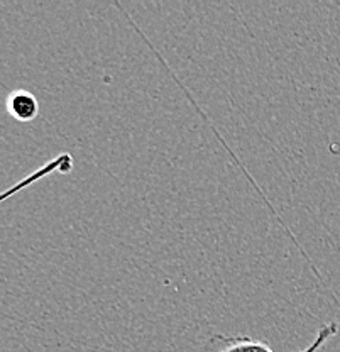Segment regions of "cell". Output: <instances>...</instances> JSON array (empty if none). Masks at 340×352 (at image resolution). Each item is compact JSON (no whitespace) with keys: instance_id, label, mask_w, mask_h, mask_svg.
Returning a JSON list of instances; mask_svg holds the SVG:
<instances>
[{"instance_id":"7a4b0ae2","label":"cell","mask_w":340,"mask_h":352,"mask_svg":"<svg viewBox=\"0 0 340 352\" xmlns=\"http://www.w3.org/2000/svg\"><path fill=\"white\" fill-rule=\"evenodd\" d=\"M5 109L12 119L19 122H31L39 113V102L31 91L16 90L9 94L5 100Z\"/></svg>"},{"instance_id":"6da1fadb","label":"cell","mask_w":340,"mask_h":352,"mask_svg":"<svg viewBox=\"0 0 340 352\" xmlns=\"http://www.w3.org/2000/svg\"><path fill=\"white\" fill-rule=\"evenodd\" d=\"M335 333H337V324L330 322V324L327 325H321V327L318 329L313 342L310 344L306 349L298 351V352H318L325 346V344L328 342V340L332 339V337L335 336ZM210 352H274V351L266 342H261V340L251 339V337H236V339L227 340L220 349H215Z\"/></svg>"},{"instance_id":"3957f363","label":"cell","mask_w":340,"mask_h":352,"mask_svg":"<svg viewBox=\"0 0 340 352\" xmlns=\"http://www.w3.org/2000/svg\"><path fill=\"white\" fill-rule=\"evenodd\" d=\"M71 166H73L71 156H69V154H61V156H58L56 160L49 161V163H47L46 166H43L41 170H38V171H36V173H32L31 176H29V178H25L24 182H21L19 185L14 186V188H10L9 192L3 193L2 200H5V198H9L10 195H14V193L19 192V190H23L25 185H31V183L36 182V179L43 178V176H47L53 170H54V171H56V170L61 171V173H67V171L71 170Z\"/></svg>"}]
</instances>
